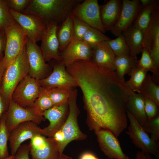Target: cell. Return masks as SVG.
<instances>
[{"instance_id":"1","label":"cell","mask_w":159,"mask_h":159,"mask_svg":"<svg viewBox=\"0 0 159 159\" xmlns=\"http://www.w3.org/2000/svg\"><path fill=\"white\" fill-rule=\"evenodd\" d=\"M67 70L82 92L90 129L109 130L117 138L127 125L125 103L129 88L125 82L115 71L91 61H76Z\"/></svg>"},{"instance_id":"2","label":"cell","mask_w":159,"mask_h":159,"mask_svg":"<svg viewBox=\"0 0 159 159\" xmlns=\"http://www.w3.org/2000/svg\"><path fill=\"white\" fill-rule=\"evenodd\" d=\"M82 0H30L21 13L39 16L46 25L52 22L58 25L62 23L71 14L74 9Z\"/></svg>"},{"instance_id":"3","label":"cell","mask_w":159,"mask_h":159,"mask_svg":"<svg viewBox=\"0 0 159 159\" xmlns=\"http://www.w3.org/2000/svg\"><path fill=\"white\" fill-rule=\"evenodd\" d=\"M29 68L26 45L6 68L3 77L0 95L8 105L12 93L22 79L29 74Z\"/></svg>"},{"instance_id":"4","label":"cell","mask_w":159,"mask_h":159,"mask_svg":"<svg viewBox=\"0 0 159 159\" xmlns=\"http://www.w3.org/2000/svg\"><path fill=\"white\" fill-rule=\"evenodd\" d=\"M77 91L76 88L72 91L68 102L69 111L67 117L59 130L64 138L60 150V154L63 153L65 147L71 141L84 140L87 137V135L81 130L78 124V117L80 111L77 103Z\"/></svg>"},{"instance_id":"5","label":"cell","mask_w":159,"mask_h":159,"mask_svg":"<svg viewBox=\"0 0 159 159\" xmlns=\"http://www.w3.org/2000/svg\"><path fill=\"white\" fill-rule=\"evenodd\" d=\"M143 48L150 53L155 66L154 78L159 79V3L153 11L150 23L145 30L142 42Z\"/></svg>"},{"instance_id":"6","label":"cell","mask_w":159,"mask_h":159,"mask_svg":"<svg viewBox=\"0 0 159 159\" xmlns=\"http://www.w3.org/2000/svg\"><path fill=\"white\" fill-rule=\"evenodd\" d=\"M5 30L6 42L3 60L6 68L26 45L27 37L16 21Z\"/></svg>"},{"instance_id":"7","label":"cell","mask_w":159,"mask_h":159,"mask_svg":"<svg viewBox=\"0 0 159 159\" xmlns=\"http://www.w3.org/2000/svg\"><path fill=\"white\" fill-rule=\"evenodd\" d=\"M49 62L53 70L47 77L39 81L42 88H59L72 90L78 87L75 79L67 71L65 66L61 61L52 59Z\"/></svg>"},{"instance_id":"8","label":"cell","mask_w":159,"mask_h":159,"mask_svg":"<svg viewBox=\"0 0 159 159\" xmlns=\"http://www.w3.org/2000/svg\"><path fill=\"white\" fill-rule=\"evenodd\" d=\"M39 81L29 74L20 82L14 89L11 99L24 107H31L42 90Z\"/></svg>"},{"instance_id":"9","label":"cell","mask_w":159,"mask_h":159,"mask_svg":"<svg viewBox=\"0 0 159 159\" xmlns=\"http://www.w3.org/2000/svg\"><path fill=\"white\" fill-rule=\"evenodd\" d=\"M130 124L126 131L135 146L141 151L159 158L158 142L153 140L132 115L126 111Z\"/></svg>"},{"instance_id":"10","label":"cell","mask_w":159,"mask_h":159,"mask_svg":"<svg viewBox=\"0 0 159 159\" xmlns=\"http://www.w3.org/2000/svg\"><path fill=\"white\" fill-rule=\"evenodd\" d=\"M26 47L29 68V74L38 81L47 77L52 67L50 63L44 61L40 47L27 37Z\"/></svg>"},{"instance_id":"11","label":"cell","mask_w":159,"mask_h":159,"mask_svg":"<svg viewBox=\"0 0 159 159\" xmlns=\"http://www.w3.org/2000/svg\"><path fill=\"white\" fill-rule=\"evenodd\" d=\"M30 140L28 145L32 159H55L60 155L58 144L53 138L40 134Z\"/></svg>"},{"instance_id":"12","label":"cell","mask_w":159,"mask_h":159,"mask_svg":"<svg viewBox=\"0 0 159 159\" xmlns=\"http://www.w3.org/2000/svg\"><path fill=\"white\" fill-rule=\"evenodd\" d=\"M45 119L43 116L35 113L30 107H22L12 100L6 112L5 124L9 132L21 123L32 121L39 125Z\"/></svg>"},{"instance_id":"13","label":"cell","mask_w":159,"mask_h":159,"mask_svg":"<svg viewBox=\"0 0 159 159\" xmlns=\"http://www.w3.org/2000/svg\"><path fill=\"white\" fill-rule=\"evenodd\" d=\"M9 10L28 38L35 43L41 40L46 26L40 18L33 14H24L9 9Z\"/></svg>"},{"instance_id":"14","label":"cell","mask_w":159,"mask_h":159,"mask_svg":"<svg viewBox=\"0 0 159 159\" xmlns=\"http://www.w3.org/2000/svg\"><path fill=\"white\" fill-rule=\"evenodd\" d=\"M72 14L102 33L106 32L101 22L97 0L83 1L75 7Z\"/></svg>"},{"instance_id":"15","label":"cell","mask_w":159,"mask_h":159,"mask_svg":"<svg viewBox=\"0 0 159 159\" xmlns=\"http://www.w3.org/2000/svg\"><path fill=\"white\" fill-rule=\"evenodd\" d=\"M141 8L139 0H122L118 19L110 30L117 37L131 26Z\"/></svg>"},{"instance_id":"16","label":"cell","mask_w":159,"mask_h":159,"mask_svg":"<svg viewBox=\"0 0 159 159\" xmlns=\"http://www.w3.org/2000/svg\"><path fill=\"white\" fill-rule=\"evenodd\" d=\"M41 129L36 123L27 121L19 124L12 130L9 132V138L11 155H15L24 142L41 134Z\"/></svg>"},{"instance_id":"17","label":"cell","mask_w":159,"mask_h":159,"mask_svg":"<svg viewBox=\"0 0 159 159\" xmlns=\"http://www.w3.org/2000/svg\"><path fill=\"white\" fill-rule=\"evenodd\" d=\"M46 26L40 40V47L44 61L46 62L52 59L61 61L59 44L57 35L58 25L52 22Z\"/></svg>"},{"instance_id":"18","label":"cell","mask_w":159,"mask_h":159,"mask_svg":"<svg viewBox=\"0 0 159 159\" xmlns=\"http://www.w3.org/2000/svg\"><path fill=\"white\" fill-rule=\"evenodd\" d=\"M92 54V49L86 42L73 39L60 52L61 61L65 66L79 60L91 61Z\"/></svg>"},{"instance_id":"19","label":"cell","mask_w":159,"mask_h":159,"mask_svg":"<svg viewBox=\"0 0 159 159\" xmlns=\"http://www.w3.org/2000/svg\"><path fill=\"white\" fill-rule=\"evenodd\" d=\"M99 146L104 154L111 159H129L122 151L117 138L110 131L100 130L95 131Z\"/></svg>"},{"instance_id":"20","label":"cell","mask_w":159,"mask_h":159,"mask_svg":"<svg viewBox=\"0 0 159 159\" xmlns=\"http://www.w3.org/2000/svg\"><path fill=\"white\" fill-rule=\"evenodd\" d=\"M69 111L68 104L53 106L44 112L43 116L49 122V125L41 129V134L46 137H53L62 127L67 117Z\"/></svg>"},{"instance_id":"21","label":"cell","mask_w":159,"mask_h":159,"mask_svg":"<svg viewBox=\"0 0 159 159\" xmlns=\"http://www.w3.org/2000/svg\"><path fill=\"white\" fill-rule=\"evenodd\" d=\"M143 97L141 94L136 93L129 89L125 103L126 111L142 127L145 126L148 121L145 110Z\"/></svg>"},{"instance_id":"22","label":"cell","mask_w":159,"mask_h":159,"mask_svg":"<svg viewBox=\"0 0 159 159\" xmlns=\"http://www.w3.org/2000/svg\"><path fill=\"white\" fill-rule=\"evenodd\" d=\"M92 49V62L100 67L115 71V56L107 41L100 43Z\"/></svg>"},{"instance_id":"23","label":"cell","mask_w":159,"mask_h":159,"mask_svg":"<svg viewBox=\"0 0 159 159\" xmlns=\"http://www.w3.org/2000/svg\"><path fill=\"white\" fill-rule=\"evenodd\" d=\"M122 0H110L100 6L101 22L106 31L111 30L117 22L120 13Z\"/></svg>"},{"instance_id":"24","label":"cell","mask_w":159,"mask_h":159,"mask_svg":"<svg viewBox=\"0 0 159 159\" xmlns=\"http://www.w3.org/2000/svg\"><path fill=\"white\" fill-rule=\"evenodd\" d=\"M122 34L129 48L130 55L137 57L143 48V33L132 25Z\"/></svg>"},{"instance_id":"25","label":"cell","mask_w":159,"mask_h":159,"mask_svg":"<svg viewBox=\"0 0 159 159\" xmlns=\"http://www.w3.org/2000/svg\"><path fill=\"white\" fill-rule=\"evenodd\" d=\"M137 57L130 55L115 56L114 60L115 73L119 79L125 81L124 76L137 65Z\"/></svg>"},{"instance_id":"26","label":"cell","mask_w":159,"mask_h":159,"mask_svg":"<svg viewBox=\"0 0 159 159\" xmlns=\"http://www.w3.org/2000/svg\"><path fill=\"white\" fill-rule=\"evenodd\" d=\"M57 35L59 44V50L61 52L73 39V29L71 14L62 23L58 25Z\"/></svg>"},{"instance_id":"27","label":"cell","mask_w":159,"mask_h":159,"mask_svg":"<svg viewBox=\"0 0 159 159\" xmlns=\"http://www.w3.org/2000/svg\"><path fill=\"white\" fill-rule=\"evenodd\" d=\"M158 3V0H154L150 4L141 7L132 25L144 34L150 23L155 8Z\"/></svg>"},{"instance_id":"28","label":"cell","mask_w":159,"mask_h":159,"mask_svg":"<svg viewBox=\"0 0 159 159\" xmlns=\"http://www.w3.org/2000/svg\"><path fill=\"white\" fill-rule=\"evenodd\" d=\"M44 89L50 99L53 106L68 103L72 92L74 89L70 90L59 88Z\"/></svg>"},{"instance_id":"29","label":"cell","mask_w":159,"mask_h":159,"mask_svg":"<svg viewBox=\"0 0 159 159\" xmlns=\"http://www.w3.org/2000/svg\"><path fill=\"white\" fill-rule=\"evenodd\" d=\"M147 72L138 67H134L129 73L130 79L125 82L130 89L140 93L141 86L147 75Z\"/></svg>"},{"instance_id":"30","label":"cell","mask_w":159,"mask_h":159,"mask_svg":"<svg viewBox=\"0 0 159 159\" xmlns=\"http://www.w3.org/2000/svg\"><path fill=\"white\" fill-rule=\"evenodd\" d=\"M140 93L151 99L159 106V86L153 81L150 74L147 75Z\"/></svg>"},{"instance_id":"31","label":"cell","mask_w":159,"mask_h":159,"mask_svg":"<svg viewBox=\"0 0 159 159\" xmlns=\"http://www.w3.org/2000/svg\"><path fill=\"white\" fill-rule=\"evenodd\" d=\"M53 106L50 99L43 88L42 92L30 108L36 114L43 116L45 111Z\"/></svg>"},{"instance_id":"32","label":"cell","mask_w":159,"mask_h":159,"mask_svg":"<svg viewBox=\"0 0 159 159\" xmlns=\"http://www.w3.org/2000/svg\"><path fill=\"white\" fill-rule=\"evenodd\" d=\"M110 39L99 30L91 27L84 35L82 40L92 49L100 43Z\"/></svg>"},{"instance_id":"33","label":"cell","mask_w":159,"mask_h":159,"mask_svg":"<svg viewBox=\"0 0 159 159\" xmlns=\"http://www.w3.org/2000/svg\"><path fill=\"white\" fill-rule=\"evenodd\" d=\"M107 42L115 56L130 55L129 48L122 34Z\"/></svg>"},{"instance_id":"34","label":"cell","mask_w":159,"mask_h":159,"mask_svg":"<svg viewBox=\"0 0 159 159\" xmlns=\"http://www.w3.org/2000/svg\"><path fill=\"white\" fill-rule=\"evenodd\" d=\"M6 112L2 115L0 123V159H4L9 155L7 145L9 132L5 124Z\"/></svg>"},{"instance_id":"35","label":"cell","mask_w":159,"mask_h":159,"mask_svg":"<svg viewBox=\"0 0 159 159\" xmlns=\"http://www.w3.org/2000/svg\"><path fill=\"white\" fill-rule=\"evenodd\" d=\"M16 21L10 12L6 0H0V28L4 30Z\"/></svg>"},{"instance_id":"36","label":"cell","mask_w":159,"mask_h":159,"mask_svg":"<svg viewBox=\"0 0 159 159\" xmlns=\"http://www.w3.org/2000/svg\"><path fill=\"white\" fill-rule=\"evenodd\" d=\"M141 58L138 60L137 66L145 71L153 73L152 78L153 77L155 73V67L154 62L148 50L143 48Z\"/></svg>"},{"instance_id":"37","label":"cell","mask_w":159,"mask_h":159,"mask_svg":"<svg viewBox=\"0 0 159 159\" xmlns=\"http://www.w3.org/2000/svg\"><path fill=\"white\" fill-rule=\"evenodd\" d=\"M71 16L73 29V39L82 40L84 35L91 26L72 15V13Z\"/></svg>"},{"instance_id":"38","label":"cell","mask_w":159,"mask_h":159,"mask_svg":"<svg viewBox=\"0 0 159 159\" xmlns=\"http://www.w3.org/2000/svg\"><path fill=\"white\" fill-rule=\"evenodd\" d=\"M144 130L150 134V138L158 142L159 140V115L149 120L147 124L143 127Z\"/></svg>"},{"instance_id":"39","label":"cell","mask_w":159,"mask_h":159,"mask_svg":"<svg viewBox=\"0 0 159 159\" xmlns=\"http://www.w3.org/2000/svg\"><path fill=\"white\" fill-rule=\"evenodd\" d=\"M143 98L145 110L148 120L159 115V106L154 101L148 97L143 96Z\"/></svg>"},{"instance_id":"40","label":"cell","mask_w":159,"mask_h":159,"mask_svg":"<svg viewBox=\"0 0 159 159\" xmlns=\"http://www.w3.org/2000/svg\"><path fill=\"white\" fill-rule=\"evenodd\" d=\"M9 8L18 13H21L26 7L30 0H6Z\"/></svg>"},{"instance_id":"41","label":"cell","mask_w":159,"mask_h":159,"mask_svg":"<svg viewBox=\"0 0 159 159\" xmlns=\"http://www.w3.org/2000/svg\"><path fill=\"white\" fill-rule=\"evenodd\" d=\"M29 151L28 145H21L14 156L13 159H30Z\"/></svg>"},{"instance_id":"42","label":"cell","mask_w":159,"mask_h":159,"mask_svg":"<svg viewBox=\"0 0 159 159\" xmlns=\"http://www.w3.org/2000/svg\"><path fill=\"white\" fill-rule=\"evenodd\" d=\"M6 42V36L5 30L0 28V59L4 56Z\"/></svg>"},{"instance_id":"43","label":"cell","mask_w":159,"mask_h":159,"mask_svg":"<svg viewBox=\"0 0 159 159\" xmlns=\"http://www.w3.org/2000/svg\"><path fill=\"white\" fill-rule=\"evenodd\" d=\"M8 106L0 95V123L2 115L7 111Z\"/></svg>"},{"instance_id":"44","label":"cell","mask_w":159,"mask_h":159,"mask_svg":"<svg viewBox=\"0 0 159 159\" xmlns=\"http://www.w3.org/2000/svg\"><path fill=\"white\" fill-rule=\"evenodd\" d=\"M135 159H152L150 154L142 151H138L136 155Z\"/></svg>"},{"instance_id":"45","label":"cell","mask_w":159,"mask_h":159,"mask_svg":"<svg viewBox=\"0 0 159 159\" xmlns=\"http://www.w3.org/2000/svg\"><path fill=\"white\" fill-rule=\"evenodd\" d=\"M3 57L0 59V91L2 79L6 69L4 64Z\"/></svg>"},{"instance_id":"46","label":"cell","mask_w":159,"mask_h":159,"mask_svg":"<svg viewBox=\"0 0 159 159\" xmlns=\"http://www.w3.org/2000/svg\"><path fill=\"white\" fill-rule=\"evenodd\" d=\"M80 159H100L93 153L90 152H86L83 154Z\"/></svg>"},{"instance_id":"47","label":"cell","mask_w":159,"mask_h":159,"mask_svg":"<svg viewBox=\"0 0 159 159\" xmlns=\"http://www.w3.org/2000/svg\"><path fill=\"white\" fill-rule=\"evenodd\" d=\"M154 0H140L141 7H143L148 6Z\"/></svg>"},{"instance_id":"48","label":"cell","mask_w":159,"mask_h":159,"mask_svg":"<svg viewBox=\"0 0 159 159\" xmlns=\"http://www.w3.org/2000/svg\"><path fill=\"white\" fill-rule=\"evenodd\" d=\"M55 159H72V158L62 153L59 155Z\"/></svg>"},{"instance_id":"49","label":"cell","mask_w":159,"mask_h":159,"mask_svg":"<svg viewBox=\"0 0 159 159\" xmlns=\"http://www.w3.org/2000/svg\"><path fill=\"white\" fill-rule=\"evenodd\" d=\"M14 156L12 155H9L8 157L4 159H13Z\"/></svg>"}]
</instances>
